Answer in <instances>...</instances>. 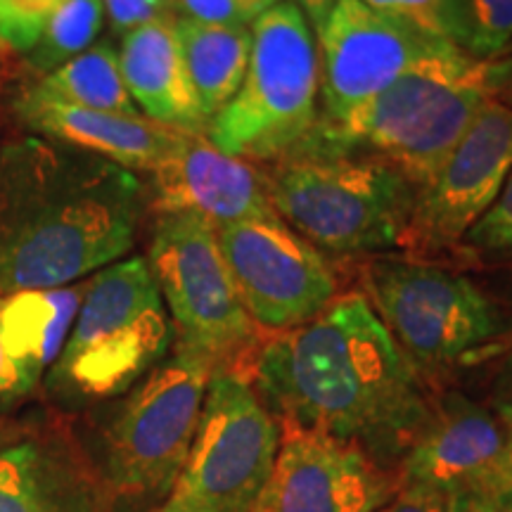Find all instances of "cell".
I'll list each match as a JSON object with an SVG mask.
<instances>
[{"label":"cell","mask_w":512,"mask_h":512,"mask_svg":"<svg viewBox=\"0 0 512 512\" xmlns=\"http://www.w3.org/2000/svg\"><path fill=\"white\" fill-rule=\"evenodd\" d=\"M31 389V384L24 380L19 368L12 363V358L5 354L3 342H0V401L12 399V396H22Z\"/></svg>","instance_id":"d6a6232c"},{"label":"cell","mask_w":512,"mask_h":512,"mask_svg":"<svg viewBox=\"0 0 512 512\" xmlns=\"http://www.w3.org/2000/svg\"><path fill=\"white\" fill-rule=\"evenodd\" d=\"M448 259L456 266L475 268L512 264V171L491 207L467 230Z\"/></svg>","instance_id":"cb8c5ba5"},{"label":"cell","mask_w":512,"mask_h":512,"mask_svg":"<svg viewBox=\"0 0 512 512\" xmlns=\"http://www.w3.org/2000/svg\"><path fill=\"white\" fill-rule=\"evenodd\" d=\"M249 318L264 335L309 323L339 297V273L280 216L216 228Z\"/></svg>","instance_id":"7c38bea8"},{"label":"cell","mask_w":512,"mask_h":512,"mask_svg":"<svg viewBox=\"0 0 512 512\" xmlns=\"http://www.w3.org/2000/svg\"><path fill=\"white\" fill-rule=\"evenodd\" d=\"M245 380L280 427L354 441L392 470L437 394L356 290L339 294L309 323L268 335Z\"/></svg>","instance_id":"6da1fadb"},{"label":"cell","mask_w":512,"mask_h":512,"mask_svg":"<svg viewBox=\"0 0 512 512\" xmlns=\"http://www.w3.org/2000/svg\"><path fill=\"white\" fill-rule=\"evenodd\" d=\"M512 171V81L472 121L427 188L415 195L399 252L406 259H448L491 207Z\"/></svg>","instance_id":"8fae6325"},{"label":"cell","mask_w":512,"mask_h":512,"mask_svg":"<svg viewBox=\"0 0 512 512\" xmlns=\"http://www.w3.org/2000/svg\"><path fill=\"white\" fill-rule=\"evenodd\" d=\"M166 12L178 19L219 27H252L249 17L235 0H164Z\"/></svg>","instance_id":"f1b7e54d"},{"label":"cell","mask_w":512,"mask_h":512,"mask_svg":"<svg viewBox=\"0 0 512 512\" xmlns=\"http://www.w3.org/2000/svg\"><path fill=\"white\" fill-rule=\"evenodd\" d=\"M64 0H0V41L27 55Z\"/></svg>","instance_id":"4316f807"},{"label":"cell","mask_w":512,"mask_h":512,"mask_svg":"<svg viewBox=\"0 0 512 512\" xmlns=\"http://www.w3.org/2000/svg\"><path fill=\"white\" fill-rule=\"evenodd\" d=\"M479 361L489 363V403L486 406L501 418L512 437V328L505 330L489 347L477 351L465 366Z\"/></svg>","instance_id":"83f0119b"},{"label":"cell","mask_w":512,"mask_h":512,"mask_svg":"<svg viewBox=\"0 0 512 512\" xmlns=\"http://www.w3.org/2000/svg\"><path fill=\"white\" fill-rule=\"evenodd\" d=\"M401 486V472L354 441L280 427V448L252 512H375Z\"/></svg>","instance_id":"5bb4252c"},{"label":"cell","mask_w":512,"mask_h":512,"mask_svg":"<svg viewBox=\"0 0 512 512\" xmlns=\"http://www.w3.org/2000/svg\"><path fill=\"white\" fill-rule=\"evenodd\" d=\"M280 425L245 377L214 370L171 505L204 512H252L271 477Z\"/></svg>","instance_id":"30bf717a"},{"label":"cell","mask_w":512,"mask_h":512,"mask_svg":"<svg viewBox=\"0 0 512 512\" xmlns=\"http://www.w3.org/2000/svg\"><path fill=\"white\" fill-rule=\"evenodd\" d=\"M185 69L209 121L240 91L252 53L249 27H219L176 17Z\"/></svg>","instance_id":"44dd1931"},{"label":"cell","mask_w":512,"mask_h":512,"mask_svg":"<svg viewBox=\"0 0 512 512\" xmlns=\"http://www.w3.org/2000/svg\"><path fill=\"white\" fill-rule=\"evenodd\" d=\"M117 55L126 91L147 119L185 133H207L209 119L185 69L174 15L164 12L128 31Z\"/></svg>","instance_id":"d6986e66"},{"label":"cell","mask_w":512,"mask_h":512,"mask_svg":"<svg viewBox=\"0 0 512 512\" xmlns=\"http://www.w3.org/2000/svg\"><path fill=\"white\" fill-rule=\"evenodd\" d=\"M458 48L477 60L512 53V0H458Z\"/></svg>","instance_id":"d4e9b609"},{"label":"cell","mask_w":512,"mask_h":512,"mask_svg":"<svg viewBox=\"0 0 512 512\" xmlns=\"http://www.w3.org/2000/svg\"><path fill=\"white\" fill-rule=\"evenodd\" d=\"M86 285L88 280L0 297V342L31 387L43 370L60 358L81 309Z\"/></svg>","instance_id":"ffe728a7"},{"label":"cell","mask_w":512,"mask_h":512,"mask_svg":"<svg viewBox=\"0 0 512 512\" xmlns=\"http://www.w3.org/2000/svg\"><path fill=\"white\" fill-rule=\"evenodd\" d=\"M15 112L34 136L88 152L124 169L152 171L185 138V131L157 124L143 114L83 110L34 98L27 91L17 98Z\"/></svg>","instance_id":"e0dca14e"},{"label":"cell","mask_w":512,"mask_h":512,"mask_svg":"<svg viewBox=\"0 0 512 512\" xmlns=\"http://www.w3.org/2000/svg\"><path fill=\"white\" fill-rule=\"evenodd\" d=\"M102 22H105L102 0H64L50 17L36 46L24 55L29 67L43 76L55 72L64 62L93 46Z\"/></svg>","instance_id":"603a6c76"},{"label":"cell","mask_w":512,"mask_h":512,"mask_svg":"<svg viewBox=\"0 0 512 512\" xmlns=\"http://www.w3.org/2000/svg\"><path fill=\"white\" fill-rule=\"evenodd\" d=\"M448 512H512V510L496 508V505L479 501L475 496L456 494V496H448Z\"/></svg>","instance_id":"e575fe53"},{"label":"cell","mask_w":512,"mask_h":512,"mask_svg":"<svg viewBox=\"0 0 512 512\" xmlns=\"http://www.w3.org/2000/svg\"><path fill=\"white\" fill-rule=\"evenodd\" d=\"M0 86H3V62H0Z\"/></svg>","instance_id":"f35d334b"},{"label":"cell","mask_w":512,"mask_h":512,"mask_svg":"<svg viewBox=\"0 0 512 512\" xmlns=\"http://www.w3.org/2000/svg\"><path fill=\"white\" fill-rule=\"evenodd\" d=\"M102 5L117 34H128L166 12L164 0H102Z\"/></svg>","instance_id":"1f68e13d"},{"label":"cell","mask_w":512,"mask_h":512,"mask_svg":"<svg viewBox=\"0 0 512 512\" xmlns=\"http://www.w3.org/2000/svg\"><path fill=\"white\" fill-rule=\"evenodd\" d=\"M152 512H204V510H195V508H181V505H171V503H164L162 508L152 510Z\"/></svg>","instance_id":"74e56055"},{"label":"cell","mask_w":512,"mask_h":512,"mask_svg":"<svg viewBox=\"0 0 512 512\" xmlns=\"http://www.w3.org/2000/svg\"><path fill=\"white\" fill-rule=\"evenodd\" d=\"M356 283V292L434 392L448 370L465 366L508 330L501 306L456 268L382 256L358 266Z\"/></svg>","instance_id":"5b68a950"},{"label":"cell","mask_w":512,"mask_h":512,"mask_svg":"<svg viewBox=\"0 0 512 512\" xmlns=\"http://www.w3.org/2000/svg\"><path fill=\"white\" fill-rule=\"evenodd\" d=\"M0 512H114V494L72 446L27 439L0 451Z\"/></svg>","instance_id":"ac0fdd59"},{"label":"cell","mask_w":512,"mask_h":512,"mask_svg":"<svg viewBox=\"0 0 512 512\" xmlns=\"http://www.w3.org/2000/svg\"><path fill=\"white\" fill-rule=\"evenodd\" d=\"M375 512H448V496L434 486L401 482L399 491Z\"/></svg>","instance_id":"4dcf8cb0"},{"label":"cell","mask_w":512,"mask_h":512,"mask_svg":"<svg viewBox=\"0 0 512 512\" xmlns=\"http://www.w3.org/2000/svg\"><path fill=\"white\" fill-rule=\"evenodd\" d=\"M27 93L41 100L83 107V110L140 114L121 79L117 50L107 41L93 43L81 55L72 57L55 72L36 81Z\"/></svg>","instance_id":"7402d4cb"},{"label":"cell","mask_w":512,"mask_h":512,"mask_svg":"<svg viewBox=\"0 0 512 512\" xmlns=\"http://www.w3.org/2000/svg\"><path fill=\"white\" fill-rule=\"evenodd\" d=\"M145 261L171 313L176 347L247 377L266 335L242 304L216 228L195 214H159Z\"/></svg>","instance_id":"ba28073f"},{"label":"cell","mask_w":512,"mask_h":512,"mask_svg":"<svg viewBox=\"0 0 512 512\" xmlns=\"http://www.w3.org/2000/svg\"><path fill=\"white\" fill-rule=\"evenodd\" d=\"M145 190L131 171L29 136L0 147V297L72 285L136 245Z\"/></svg>","instance_id":"7a4b0ae2"},{"label":"cell","mask_w":512,"mask_h":512,"mask_svg":"<svg viewBox=\"0 0 512 512\" xmlns=\"http://www.w3.org/2000/svg\"><path fill=\"white\" fill-rule=\"evenodd\" d=\"M280 221L325 252H399L418 190L363 152L302 145L261 169Z\"/></svg>","instance_id":"277c9868"},{"label":"cell","mask_w":512,"mask_h":512,"mask_svg":"<svg viewBox=\"0 0 512 512\" xmlns=\"http://www.w3.org/2000/svg\"><path fill=\"white\" fill-rule=\"evenodd\" d=\"M465 494L496 505V508L512 510V437L505 444L501 456L494 460V465Z\"/></svg>","instance_id":"f546056e"},{"label":"cell","mask_w":512,"mask_h":512,"mask_svg":"<svg viewBox=\"0 0 512 512\" xmlns=\"http://www.w3.org/2000/svg\"><path fill=\"white\" fill-rule=\"evenodd\" d=\"M316 43L323 100L316 126H332L375 100L446 41L382 15L361 0H337L316 31Z\"/></svg>","instance_id":"4fadbf2b"},{"label":"cell","mask_w":512,"mask_h":512,"mask_svg":"<svg viewBox=\"0 0 512 512\" xmlns=\"http://www.w3.org/2000/svg\"><path fill=\"white\" fill-rule=\"evenodd\" d=\"M510 81L512 55L477 60L446 41L351 117L313 128L304 145L373 155L394 166L415 190H422L437 176L479 110Z\"/></svg>","instance_id":"3957f363"},{"label":"cell","mask_w":512,"mask_h":512,"mask_svg":"<svg viewBox=\"0 0 512 512\" xmlns=\"http://www.w3.org/2000/svg\"><path fill=\"white\" fill-rule=\"evenodd\" d=\"M249 31L245 81L209 121L207 138L226 155L275 162L304 145L318 124V43L294 0H280Z\"/></svg>","instance_id":"8992f818"},{"label":"cell","mask_w":512,"mask_h":512,"mask_svg":"<svg viewBox=\"0 0 512 512\" xmlns=\"http://www.w3.org/2000/svg\"><path fill=\"white\" fill-rule=\"evenodd\" d=\"M294 3H297L299 8H302L306 19H309L313 34H316V31L323 27L325 17L330 15V10L335 8L337 0H294Z\"/></svg>","instance_id":"836d02e7"},{"label":"cell","mask_w":512,"mask_h":512,"mask_svg":"<svg viewBox=\"0 0 512 512\" xmlns=\"http://www.w3.org/2000/svg\"><path fill=\"white\" fill-rule=\"evenodd\" d=\"M361 3L382 15L411 24L422 34L444 38L458 46V0H361Z\"/></svg>","instance_id":"484cf974"},{"label":"cell","mask_w":512,"mask_h":512,"mask_svg":"<svg viewBox=\"0 0 512 512\" xmlns=\"http://www.w3.org/2000/svg\"><path fill=\"white\" fill-rule=\"evenodd\" d=\"M150 174V207L157 216L195 214L214 228L278 216L259 166L226 155L207 133H185Z\"/></svg>","instance_id":"9a60e30c"},{"label":"cell","mask_w":512,"mask_h":512,"mask_svg":"<svg viewBox=\"0 0 512 512\" xmlns=\"http://www.w3.org/2000/svg\"><path fill=\"white\" fill-rule=\"evenodd\" d=\"M494 271L501 273V278H503V283H505V292H508V297L512 299V264L501 266V268H494Z\"/></svg>","instance_id":"8d00e7d4"},{"label":"cell","mask_w":512,"mask_h":512,"mask_svg":"<svg viewBox=\"0 0 512 512\" xmlns=\"http://www.w3.org/2000/svg\"><path fill=\"white\" fill-rule=\"evenodd\" d=\"M510 434L486 403L467 394H434L430 415L403 456L401 482H420L444 491L465 494L501 456Z\"/></svg>","instance_id":"2e32d148"},{"label":"cell","mask_w":512,"mask_h":512,"mask_svg":"<svg viewBox=\"0 0 512 512\" xmlns=\"http://www.w3.org/2000/svg\"><path fill=\"white\" fill-rule=\"evenodd\" d=\"M171 347V323L143 256L121 259L88 280L81 309L55 363V380L86 399L131 389Z\"/></svg>","instance_id":"52a82bcc"},{"label":"cell","mask_w":512,"mask_h":512,"mask_svg":"<svg viewBox=\"0 0 512 512\" xmlns=\"http://www.w3.org/2000/svg\"><path fill=\"white\" fill-rule=\"evenodd\" d=\"M240 5L242 12L249 17V22H254L256 17L264 15L266 10H271L273 5H278L280 0H235Z\"/></svg>","instance_id":"d590c367"},{"label":"cell","mask_w":512,"mask_h":512,"mask_svg":"<svg viewBox=\"0 0 512 512\" xmlns=\"http://www.w3.org/2000/svg\"><path fill=\"white\" fill-rule=\"evenodd\" d=\"M214 363L178 349L126 396L105 430L102 479L124 498H159L174 491L188 460Z\"/></svg>","instance_id":"9c48e42d"}]
</instances>
